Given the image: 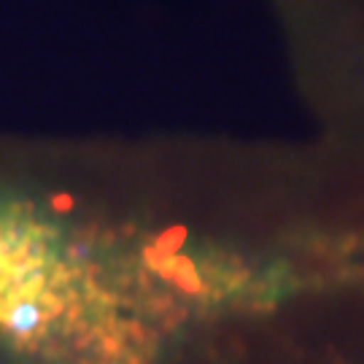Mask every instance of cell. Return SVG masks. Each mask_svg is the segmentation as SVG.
Segmentation results:
<instances>
[{
	"mask_svg": "<svg viewBox=\"0 0 364 364\" xmlns=\"http://www.w3.org/2000/svg\"><path fill=\"white\" fill-rule=\"evenodd\" d=\"M6 324H9V329H11L14 335H30L41 324L38 305H33V302H16L11 311H9V316H6Z\"/></svg>",
	"mask_w": 364,
	"mask_h": 364,
	"instance_id": "6da1fadb",
	"label": "cell"
}]
</instances>
